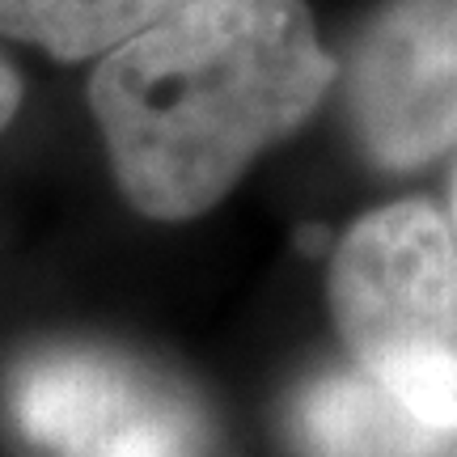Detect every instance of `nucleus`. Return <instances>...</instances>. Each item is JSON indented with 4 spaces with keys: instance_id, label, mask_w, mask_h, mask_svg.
Here are the masks:
<instances>
[{
    "instance_id": "obj_5",
    "label": "nucleus",
    "mask_w": 457,
    "mask_h": 457,
    "mask_svg": "<svg viewBox=\"0 0 457 457\" xmlns=\"http://www.w3.org/2000/svg\"><path fill=\"white\" fill-rule=\"evenodd\" d=\"M288 432L310 457H457V432L420 420L356 369L313 373L293 394Z\"/></svg>"
},
{
    "instance_id": "obj_4",
    "label": "nucleus",
    "mask_w": 457,
    "mask_h": 457,
    "mask_svg": "<svg viewBox=\"0 0 457 457\" xmlns=\"http://www.w3.org/2000/svg\"><path fill=\"white\" fill-rule=\"evenodd\" d=\"M347 106L386 170H415L457 140V0H394L352 55Z\"/></svg>"
},
{
    "instance_id": "obj_3",
    "label": "nucleus",
    "mask_w": 457,
    "mask_h": 457,
    "mask_svg": "<svg viewBox=\"0 0 457 457\" xmlns=\"http://www.w3.org/2000/svg\"><path fill=\"white\" fill-rule=\"evenodd\" d=\"M9 420L47 457H199L208 415L179 377L98 343H51L4 381Z\"/></svg>"
},
{
    "instance_id": "obj_7",
    "label": "nucleus",
    "mask_w": 457,
    "mask_h": 457,
    "mask_svg": "<svg viewBox=\"0 0 457 457\" xmlns=\"http://www.w3.org/2000/svg\"><path fill=\"white\" fill-rule=\"evenodd\" d=\"M17 106H21V81H17V72L4 64V55H0V131L13 123Z\"/></svg>"
},
{
    "instance_id": "obj_1",
    "label": "nucleus",
    "mask_w": 457,
    "mask_h": 457,
    "mask_svg": "<svg viewBox=\"0 0 457 457\" xmlns=\"http://www.w3.org/2000/svg\"><path fill=\"white\" fill-rule=\"evenodd\" d=\"M335 81L301 0H195L111 51L89 81L119 191L153 220H191Z\"/></svg>"
},
{
    "instance_id": "obj_6",
    "label": "nucleus",
    "mask_w": 457,
    "mask_h": 457,
    "mask_svg": "<svg viewBox=\"0 0 457 457\" xmlns=\"http://www.w3.org/2000/svg\"><path fill=\"white\" fill-rule=\"evenodd\" d=\"M195 0H0V34L60 60L111 55Z\"/></svg>"
},
{
    "instance_id": "obj_8",
    "label": "nucleus",
    "mask_w": 457,
    "mask_h": 457,
    "mask_svg": "<svg viewBox=\"0 0 457 457\" xmlns=\"http://www.w3.org/2000/svg\"><path fill=\"white\" fill-rule=\"evenodd\" d=\"M453 212H457V191H453Z\"/></svg>"
},
{
    "instance_id": "obj_2",
    "label": "nucleus",
    "mask_w": 457,
    "mask_h": 457,
    "mask_svg": "<svg viewBox=\"0 0 457 457\" xmlns=\"http://www.w3.org/2000/svg\"><path fill=\"white\" fill-rule=\"evenodd\" d=\"M330 313L356 373L457 432V245L420 199L360 216L330 259Z\"/></svg>"
}]
</instances>
